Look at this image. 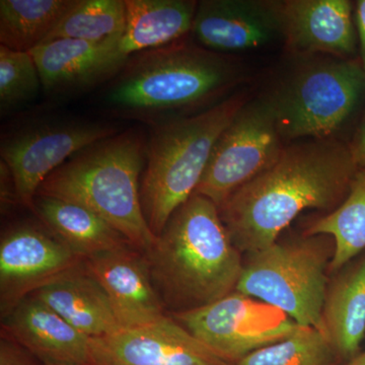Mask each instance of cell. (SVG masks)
Wrapping results in <instances>:
<instances>
[{"label": "cell", "instance_id": "obj_12", "mask_svg": "<svg viewBox=\"0 0 365 365\" xmlns=\"http://www.w3.org/2000/svg\"><path fill=\"white\" fill-rule=\"evenodd\" d=\"M83 261L51 232L32 225L9 230L0 242L2 314Z\"/></svg>", "mask_w": 365, "mask_h": 365}, {"label": "cell", "instance_id": "obj_16", "mask_svg": "<svg viewBox=\"0 0 365 365\" xmlns=\"http://www.w3.org/2000/svg\"><path fill=\"white\" fill-rule=\"evenodd\" d=\"M119 38L104 43L58 39L36 47L30 53L39 69L43 90L63 95L114 78L127 62L117 51Z\"/></svg>", "mask_w": 365, "mask_h": 365}, {"label": "cell", "instance_id": "obj_22", "mask_svg": "<svg viewBox=\"0 0 365 365\" xmlns=\"http://www.w3.org/2000/svg\"><path fill=\"white\" fill-rule=\"evenodd\" d=\"M307 235H328L334 242L330 273L345 267L365 250V167L357 170L344 201L314 220Z\"/></svg>", "mask_w": 365, "mask_h": 365}, {"label": "cell", "instance_id": "obj_3", "mask_svg": "<svg viewBox=\"0 0 365 365\" xmlns=\"http://www.w3.org/2000/svg\"><path fill=\"white\" fill-rule=\"evenodd\" d=\"M143 254L163 307L172 314L208 306L235 292L244 268L220 209L198 194L173 213Z\"/></svg>", "mask_w": 365, "mask_h": 365}, {"label": "cell", "instance_id": "obj_25", "mask_svg": "<svg viewBox=\"0 0 365 365\" xmlns=\"http://www.w3.org/2000/svg\"><path fill=\"white\" fill-rule=\"evenodd\" d=\"M339 360L324 331L299 327L285 339L261 348L234 365H337Z\"/></svg>", "mask_w": 365, "mask_h": 365}, {"label": "cell", "instance_id": "obj_4", "mask_svg": "<svg viewBox=\"0 0 365 365\" xmlns=\"http://www.w3.org/2000/svg\"><path fill=\"white\" fill-rule=\"evenodd\" d=\"M146 146L143 133L136 129L101 139L55 170L41 185L37 196L90 209L144 253L157 240L141 205Z\"/></svg>", "mask_w": 365, "mask_h": 365}, {"label": "cell", "instance_id": "obj_18", "mask_svg": "<svg viewBox=\"0 0 365 365\" xmlns=\"http://www.w3.org/2000/svg\"><path fill=\"white\" fill-rule=\"evenodd\" d=\"M32 295L90 338L121 328L109 299L83 261L38 288Z\"/></svg>", "mask_w": 365, "mask_h": 365}, {"label": "cell", "instance_id": "obj_30", "mask_svg": "<svg viewBox=\"0 0 365 365\" xmlns=\"http://www.w3.org/2000/svg\"><path fill=\"white\" fill-rule=\"evenodd\" d=\"M348 365H365V351L360 352L356 357L350 360Z\"/></svg>", "mask_w": 365, "mask_h": 365}, {"label": "cell", "instance_id": "obj_15", "mask_svg": "<svg viewBox=\"0 0 365 365\" xmlns=\"http://www.w3.org/2000/svg\"><path fill=\"white\" fill-rule=\"evenodd\" d=\"M83 264L104 289L121 328L165 316L143 252L125 246L86 259Z\"/></svg>", "mask_w": 365, "mask_h": 365}, {"label": "cell", "instance_id": "obj_21", "mask_svg": "<svg viewBox=\"0 0 365 365\" xmlns=\"http://www.w3.org/2000/svg\"><path fill=\"white\" fill-rule=\"evenodd\" d=\"M33 209L47 230L81 260L131 246L109 223L79 204L36 196Z\"/></svg>", "mask_w": 365, "mask_h": 365}, {"label": "cell", "instance_id": "obj_26", "mask_svg": "<svg viewBox=\"0 0 365 365\" xmlns=\"http://www.w3.org/2000/svg\"><path fill=\"white\" fill-rule=\"evenodd\" d=\"M43 88L39 69L30 52L0 45V110L2 114L37 97Z\"/></svg>", "mask_w": 365, "mask_h": 365}, {"label": "cell", "instance_id": "obj_23", "mask_svg": "<svg viewBox=\"0 0 365 365\" xmlns=\"http://www.w3.org/2000/svg\"><path fill=\"white\" fill-rule=\"evenodd\" d=\"M74 0H1L0 44L31 52L44 42Z\"/></svg>", "mask_w": 365, "mask_h": 365}, {"label": "cell", "instance_id": "obj_29", "mask_svg": "<svg viewBox=\"0 0 365 365\" xmlns=\"http://www.w3.org/2000/svg\"><path fill=\"white\" fill-rule=\"evenodd\" d=\"M350 151L353 160L356 163L357 167H365V116L360 124L359 131L355 135L354 140L350 146Z\"/></svg>", "mask_w": 365, "mask_h": 365}, {"label": "cell", "instance_id": "obj_28", "mask_svg": "<svg viewBox=\"0 0 365 365\" xmlns=\"http://www.w3.org/2000/svg\"><path fill=\"white\" fill-rule=\"evenodd\" d=\"M355 24L359 34L360 47V66L365 73V0H359L355 9Z\"/></svg>", "mask_w": 365, "mask_h": 365}, {"label": "cell", "instance_id": "obj_11", "mask_svg": "<svg viewBox=\"0 0 365 365\" xmlns=\"http://www.w3.org/2000/svg\"><path fill=\"white\" fill-rule=\"evenodd\" d=\"M91 365H232L173 318L91 338Z\"/></svg>", "mask_w": 365, "mask_h": 365}, {"label": "cell", "instance_id": "obj_20", "mask_svg": "<svg viewBox=\"0 0 365 365\" xmlns=\"http://www.w3.org/2000/svg\"><path fill=\"white\" fill-rule=\"evenodd\" d=\"M323 326L341 360L359 354L365 335V256L329 280Z\"/></svg>", "mask_w": 365, "mask_h": 365}, {"label": "cell", "instance_id": "obj_27", "mask_svg": "<svg viewBox=\"0 0 365 365\" xmlns=\"http://www.w3.org/2000/svg\"><path fill=\"white\" fill-rule=\"evenodd\" d=\"M0 365H38L34 356L16 342L2 339L0 343Z\"/></svg>", "mask_w": 365, "mask_h": 365}, {"label": "cell", "instance_id": "obj_14", "mask_svg": "<svg viewBox=\"0 0 365 365\" xmlns=\"http://www.w3.org/2000/svg\"><path fill=\"white\" fill-rule=\"evenodd\" d=\"M191 34L197 44L227 55L282 39L275 2L255 0L198 2Z\"/></svg>", "mask_w": 365, "mask_h": 365}, {"label": "cell", "instance_id": "obj_19", "mask_svg": "<svg viewBox=\"0 0 365 365\" xmlns=\"http://www.w3.org/2000/svg\"><path fill=\"white\" fill-rule=\"evenodd\" d=\"M126 24L117 42L124 60L136 53L184 39L191 34L198 2L193 0H125Z\"/></svg>", "mask_w": 365, "mask_h": 365}, {"label": "cell", "instance_id": "obj_24", "mask_svg": "<svg viewBox=\"0 0 365 365\" xmlns=\"http://www.w3.org/2000/svg\"><path fill=\"white\" fill-rule=\"evenodd\" d=\"M125 24V0H74L42 44L58 39L104 43L120 37Z\"/></svg>", "mask_w": 365, "mask_h": 365}, {"label": "cell", "instance_id": "obj_7", "mask_svg": "<svg viewBox=\"0 0 365 365\" xmlns=\"http://www.w3.org/2000/svg\"><path fill=\"white\" fill-rule=\"evenodd\" d=\"M364 88L360 63L330 57L302 63L265 98L283 139H329L354 111Z\"/></svg>", "mask_w": 365, "mask_h": 365}, {"label": "cell", "instance_id": "obj_1", "mask_svg": "<svg viewBox=\"0 0 365 365\" xmlns=\"http://www.w3.org/2000/svg\"><path fill=\"white\" fill-rule=\"evenodd\" d=\"M357 170L350 148L332 138L292 144L222 204L220 217L239 251L256 253L275 244L302 211L337 208Z\"/></svg>", "mask_w": 365, "mask_h": 365}, {"label": "cell", "instance_id": "obj_2", "mask_svg": "<svg viewBox=\"0 0 365 365\" xmlns=\"http://www.w3.org/2000/svg\"><path fill=\"white\" fill-rule=\"evenodd\" d=\"M240 79L230 55L184 38L132 55L113 78L106 104L118 118L155 127L213 107Z\"/></svg>", "mask_w": 365, "mask_h": 365}, {"label": "cell", "instance_id": "obj_17", "mask_svg": "<svg viewBox=\"0 0 365 365\" xmlns=\"http://www.w3.org/2000/svg\"><path fill=\"white\" fill-rule=\"evenodd\" d=\"M4 329L45 365H91V338L31 294L4 316Z\"/></svg>", "mask_w": 365, "mask_h": 365}, {"label": "cell", "instance_id": "obj_13", "mask_svg": "<svg viewBox=\"0 0 365 365\" xmlns=\"http://www.w3.org/2000/svg\"><path fill=\"white\" fill-rule=\"evenodd\" d=\"M275 2L281 36L297 56L329 55L347 59L356 49L352 4L348 0Z\"/></svg>", "mask_w": 365, "mask_h": 365}, {"label": "cell", "instance_id": "obj_8", "mask_svg": "<svg viewBox=\"0 0 365 365\" xmlns=\"http://www.w3.org/2000/svg\"><path fill=\"white\" fill-rule=\"evenodd\" d=\"M282 136L266 98L247 102L218 137L195 194L222 207L282 153Z\"/></svg>", "mask_w": 365, "mask_h": 365}, {"label": "cell", "instance_id": "obj_5", "mask_svg": "<svg viewBox=\"0 0 365 365\" xmlns=\"http://www.w3.org/2000/svg\"><path fill=\"white\" fill-rule=\"evenodd\" d=\"M247 102L246 95L235 93L202 112L153 127L140 198L155 237L195 194L216 140Z\"/></svg>", "mask_w": 365, "mask_h": 365}, {"label": "cell", "instance_id": "obj_10", "mask_svg": "<svg viewBox=\"0 0 365 365\" xmlns=\"http://www.w3.org/2000/svg\"><path fill=\"white\" fill-rule=\"evenodd\" d=\"M119 130L86 120H60L24 127L4 136L1 162L13 179L16 198L33 208L41 185L76 153Z\"/></svg>", "mask_w": 365, "mask_h": 365}, {"label": "cell", "instance_id": "obj_9", "mask_svg": "<svg viewBox=\"0 0 365 365\" xmlns=\"http://www.w3.org/2000/svg\"><path fill=\"white\" fill-rule=\"evenodd\" d=\"M172 317L232 365L285 339L300 327L280 309L237 292L208 306Z\"/></svg>", "mask_w": 365, "mask_h": 365}, {"label": "cell", "instance_id": "obj_6", "mask_svg": "<svg viewBox=\"0 0 365 365\" xmlns=\"http://www.w3.org/2000/svg\"><path fill=\"white\" fill-rule=\"evenodd\" d=\"M328 235L278 240L249 254L235 292L266 302L300 327L324 331L323 307L334 248Z\"/></svg>", "mask_w": 365, "mask_h": 365}]
</instances>
